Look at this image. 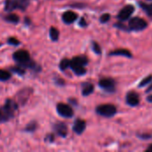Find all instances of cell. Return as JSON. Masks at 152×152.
I'll use <instances>...</instances> for the list:
<instances>
[{
    "instance_id": "cell-1",
    "label": "cell",
    "mask_w": 152,
    "mask_h": 152,
    "mask_svg": "<svg viewBox=\"0 0 152 152\" xmlns=\"http://www.w3.org/2000/svg\"><path fill=\"white\" fill-rule=\"evenodd\" d=\"M17 109L18 106L15 102L10 99L6 100L4 106L0 108V124L10 120L13 117V114Z\"/></svg>"
},
{
    "instance_id": "cell-2",
    "label": "cell",
    "mask_w": 152,
    "mask_h": 152,
    "mask_svg": "<svg viewBox=\"0 0 152 152\" xmlns=\"http://www.w3.org/2000/svg\"><path fill=\"white\" fill-rule=\"evenodd\" d=\"M88 63L87 59L85 56H77L72 59L70 61L69 68L78 76H83L86 74V69H85V66Z\"/></svg>"
},
{
    "instance_id": "cell-3",
    "label": "cell",
    "mask_w": 152,
    "mask_h": 152,
    "mask_svg": "<svg viewBox=\"0 0 152 152\" xmlns=\"http://www.w3.org/2000/svg\"><path fill=\"white\" fill-rule=\"evenodd\" d=\"M29 0H5L4 9L7 12H12L15 9L25 10L28 5Z\"/></svg>"
},
{
    "instance_id": "cell-4",
    "label": "cell",
    "mask_w": 152,
    "mask_h": 152,
    "mask_svg": "<svg viewBox=\"0 0 152 152\" xmlns=\"http://www.w3.org/2000/svg\"><path fill=\"white\" fill-rule=\"evenodd\" d=\"M96 112L104 118H112L117 113V108L112 104H102L96 108Z\"/></svg>"
},
{
    "instance_id": "cell-5",
    "label": "cell",
    "mask_w": 152,
    "mask_h": 152,
    "mask_svg": "<svg viewBox=\"0 0 152 152\" xmlns=\"http://www.w3.org/2000/svg\"><path fill=\"white\" fill-rule=\"evenodd\" d=\"M129 29L134 31H141L147 28V22L142 18L134 17L129 20Z\"/></svg>"
},
{
    "instance_id": "cell-6",
    "label": "cell",
    "mask_w": 152,
    "mask_h": 152,
    "mask_svg": "<svg viewBox=\"0 0 152 152\" xmlns=\"http://www.w3.org/2000/svg\"><path fill=\"white\" fill-rule=\"evenodd\" d=\"M99 86L108 93H113L116 90V82L112 78H102L99 81Z\"/></svg>"
},
{
    "instance_id": "cell-7",
    "label": "cell",
    "mask_w": 152,
    "mask_h": 152,
    "mask_svg": "<svg viewBox=\"0 0 152 152\" xmlns=\"http://www.w3.org/2000/svg\"><path fill=\"white\" fill-rule=\"evenodd\" d=\"M12 57H13V60L19 63V65H21L30 60L28 52H27L25 50H19V51L15 52L13 53Z\"/></svg>"
},
{
    "instance_id": "cell-8",
    "label": "cell",
    "mask_w": 152,
    "mask_h": 152,
    "mask_svg": "<svg viewBox=\"0 0 152 152\" xmlns=\"http://www.w3.org/2000/svg\"><path fill=\"white\" fill-rule=\"evenodd\" d=\"M57 111L61 117L67 118H71L74 115L72 108L69 106L68 104H64V103H59L57 105Z\"/></svg>"
},
{
    "instance_id": "cell-9",
    "label": "cell",
    "mask_w": 152,
    "mask_h": 152,
    "mask_svg": "<svg viewBox=\"0 0 152 152\" xmlns=\"http://www.w3.org/2000/svg\"><path fill=\"white\" fill-rule=\"evenodd\" d=\"M134 12V7L132 4H127L126 5L124 8H122V10L118 12V18L120 20H126L127 19H129V17L133 14V12Z\"/></svg>"
},
{
    "instance_id": "cell-10",
    "label": "cell",
    "mask_w": 152,
    "mask_h": 152,
    "mask_svg": "<svg viewBox=\"0 0 152 152\" xmlns=\"http://www.w3.org/2000/svg\"><path fill=\"white\" fill-rule=\"evenodd\" d=\"M126 103L132 107H135L140 103V97L137 93L135 92H129L126 94Z\"/></svg>"
},
{
    "instance_id": "cell-11",
    "label": "cell",
    "mask_w": 152,
    "mask_h": 152,
    "mask_svg": "<svg viewBox=\"0 0 152 152\" xmlns=\"http://www.w3.org/2000/svg\"><path fill=\"white\" fill-rule=\"evenodd\" d=\"M53 130L56 132V134L58 135H60L61 137H66L68 134V127H67L66 124L62 123V122L56 123L53 126Z\"/></svg>"
},
{
    "instance_id": "cell-12",
    "label": "cell",
    "mask_w": 152,
    "mask_h": 152,
    "mask_svg": "<svg viewBox=\"0 0 152 152\" xmlns=\"http://www.w3.org/2000/svg\"><path fill=\"white\" fill-rule=\"evenodd\" d=\"M86 122L82 119H77L74 123V126H73V131L77 134H81L85 129H86Z\"/></svg>"
},
{
    "instance_id": "cell-13",
    "label": "cell",
    "mask_w": 152,
    "mask_h": 152,
    "mask_svg": "<svg viewBox=\"0 0 152 152\" xmlns=\"http://www.w3.org/2000/svg\"><path fill=\"white\" fill-rule=\"evenodd\" d=\"M77 14L72 11H68V12H64L62 15V20L67 24H70V23L74 22L77 20Z\"/></svg>"
},
{
    "instance_id": "cell-14",
    "label": "cell",
    "mask_w": 152,
    "mask_h": 152,
    "mask_svg": "<svg viewBox=\"0 0 152 152\" xmlns=\"http://www.w3.org/2000/svg\"><path fill=\"white\" fill-rule=\"evenodd\" d=\"M110 55H121V56H125L127 58L133 57L132 53L128 50H126V49H118V50L113 51V52L110 53Z\"/></svg>"
},
{
    "instance_id": "cell-15",
    "label": "cell",
    "mask_w": 152,
    "mask_h": 152,
    "mask_svg": "<svg viewBox=\"0 0 152 152\" xmlns=\"http://www.w3.org/2000/svg\"><path fill=\"white\" fill-rule=\"evenodd\" d=\"M94 86L91 83H86L83 85V89H82V94L84 96H87L89 94H91L94 92Z\"/></svg>"
},
{
    "instance_id": "cell-16",
    "label": "cell",
    "mask_w": 152,
    "mask_h": 152,
    "mask_svg": "<svg viewBox=\"0 0 152 152\" xmlns=\"http://www.w3.org/2000/svg\"><path fill=\"white\" fill-rule=\"evenodd\" d=\"M140 6L143 9V11L151 17L152 18V4H148L146 3H142V2H140Z\"/></svg>"
},
{
    "instance_id": "cell-17",
    "label": "cell",
    "mask_w": 152,
    "mask_h": 152,
    "mask_svg": "<svg viewBox=\"0 0 152 152\" xmlns=\"http://www.w3.org/2000/svg\"><path fill=\"white\" fill-rule=\"evenodd\" d=\"M4 20L8 22H12V23H17L19 22V17L18 15L14 14V13H11V14H8L4 17Z\"/></svg>"
},
{
    "instance_id": "cell-18",
    "label": "cell",
    "mask_w": 152,
    "mask_h": 152,
    "mask_svg": "<svg viewBox=\"0 0 152 152\" xmlns=\"http://www.w3.org/2000/svg\"><path fill=\"white\" fill-rule=\"evenodd\" d=\"M50 37L53 41H57L59 39V30L53 27L50 28Z\"/></svg>"
},
{
    "instance_id": "cell-19",
    "label": "cell",
    "mask_w": 152,
    "mask_h": 152,
    "mask_svg": "<svg viewBox=\"0 0 152 152\" xmlns=\"http://www.w3.org/2000/svg\"><path fill=\"white\" fill-rule=\"evenodd\" d=\"M10 78H11V74L8 71L0 69V81H6Z\"/></svg>"
},
{
    "instance_id": "cell-20",
    "label": "cell",
    "mask_w": 152,
    "mask_h": 152,
    "mask_svg": "<svg viewBox=\"0 0 152 152\" xmlns=\"http://www.w3.org/2000/svg\"><path fill=\"white\" fill-rule=\"evenodd\" d=\"M69 65H70V61L69 59H62L60 63V69L61 70H65L68 68H69Z\"/></svg>"
},
{
    "instance_id": "cell-21",
    "label": "cell",
    "mask_w": 152,
    "mask_h": 152,
    "mask_svg": "<svg viewBox=\"0 0 152 152\" xmlns=\"http://www.w3.org/2000/svg\"><path fill=\"white\" fill-rule=\"evenodd\" d=\"M152 81V75H150V76H148L147 77H145L144 79H142V82L140 83V85H139V87H143V86H145L146 85H148L149 83H151Z\"/></svg>"
},
{
    "instance_id": "cell-22",
    "label": "cell",
    "mask_w": 152,
    "mask_h": 152,
    "mask_svg": "<svg viewBox=\"0 0 152 152\" xmlns=\"http://www.w3.org/2000/svg\"><path fill=\"white\" fill-rule=\"evenodd\" d=\"M11 70L16 74H19V75H24L25 73V70L23 69L22 67L19 66V67H14V68H11Z\"/></svg>"
},
{
    "instance_id": "cell-23",
    "label": "cell",
    "mask_w": 152,
    "mask_h": 152,
    "mask_svg": "<svg viewBox=\"0 0 152 152\" xmlns=\"http://www.w3.org/2000/svg\"><path fill=\"white\" fill-rule=\"evenodd\" d=\"M36 129H37V123L36 122H31V123H29L25 131H27V132H34Z\"/></svg>"
},
{
    "instance_id": "cell-24",
    "label": "cell",
    "mask_w": 152,
    "mask_h": 152,
    "mask_svg": "<svg viewBox=\"0 0 152 152\" xmlns=\"http://www.w3.org/2000/svg\"><path fill=\"white\" fill-rule=\"evenodd\" d=\"M93 50L97 54H101V53H102L101 47H100V45L96 42H93Z\"/></svg>"
},
{
    "instance_id": "cell-25",
    "label": "cell",
    "mask_w": 152,
    "mask_h": 152,
    "mask_svg": "<svg viewBox=\"0 0 152 152\" xmlns=\"http://www.w3.org/2000/svg\"><path fill=\"white\" fill-rule=\"evenodd\" d=\"M110 15L109 13H105V14H103V15L101 16L100 21H101L102 23H106L107 21L110 20Z\"/></svg>"
},
{
    "instance_id": "cell-26",
    "label": "cell",
    "mask_w": 152,
    "mask_h": 152,
    "mask_svg": "<svg viewBox=\"0 0 152 152\" xmlns=\"http://www.w3.org/2000/svg\"><path fill=\"white\" fill-rule=\"evenodd\" d=\"M7 43L10 44V45H20V41L17 40L15 37H10L8 39Z\"/></svg>"
},
{
    "instance_id": "cell-27",
    "label": "cell",
    "mask_w": 152,
    "mask_h": 152,
    "mask_svg": "<svg viewBox=\"0 0 152 152\" xmlns=\"http://www.w3.org/2000/svg\"><path fill=\"white\" fill-rule=\"evenodd\" d=\"M53 140H54V136H53V134H49V135L46 136V141H48V142H53Z\"/></svg>"
},
{
    "instance_id": "cell-28",
    "label": "cell",
    "mask_w": 152,
    "mask_h": 152,
    "mask_svg": "<svg viewBox=\"0 0 152 152\" xmlns=\"http://www.w3.org/2000/svg\"><path fill=\"white\" fill-rule=\"evenodd\" d=\"M79 24H80V26H82V27H86V20H85L84 18H82V19L80 20Z\"/></svg>"
},
{
    "instance_id": "cell-29",
    "label": "cell",
    "mask_w": 152,
    "mask_h": 152,
    "mask_svg": "<svg viewBox=\"0 0 152 152\" xmlns=\"http://www.w3.org/2000/svg\"><path fill=\"white\" fill-rule=\"evenodd\" d=\"M151 92H152V84L148 87V89L146 90V93H151Z\"/></svg>"
},
{
    "instance_id": "cell-30",
    "label": "cell",
    "mask_w": 152,
    "mask_h": 152,
    "mask_svg": "<svg viewBox=\"0 0 152 152\" xmlns=\"http://www.w3.org/2000/svg\"><path fill=\"white\" fill-rule=\"evenodd\" d=\"M147 101H148L149 102H152V94L151 95H149V96L147 97Z\"/></svg>"
},
{
    "instance_id": "cell-31",
    "label": "cell",
    "mask_w": 152,
    "mask_h": 152,
    "mask_svg": "<svg viewBox=\"0 0 152 152\" xmlns=\"http://www.w3.org/2000/svg\"><path fill=\"white\" fill-rule=\"evenodd\" d=\"M147 151H148V152H152V144H151V145H150V146L148 147V149H147Z\"/></svg>"
},
{
    "instance_id": "cell-32",
    "label": "cell",
    "mask_w": 152,
    "mask_h": 152,
    "mask_svg": "<svg viewBox=\"0 0 152 152\" xmlns=\"http://www.w3.org/2000/svg\"><path fill=\"white\" fill-rule=\"evenodd\" d=\"M0 46H1V45H0Z\"/></svg>"
},
{
    "instance_id": "cell-33",
    "label": "cell",
    "mask_w": 152,
    "mask_h": 152,
    "mask_svg": "<svg viewBox=\"0 0 152 152\" xmlns=\"http://www.w3.org/2000/svg\"><path fill=\"white\" fill-rule=\"evenodd\" d=\"M150 1H151V0H150Z\"/></svg>"
}]
</instances>
